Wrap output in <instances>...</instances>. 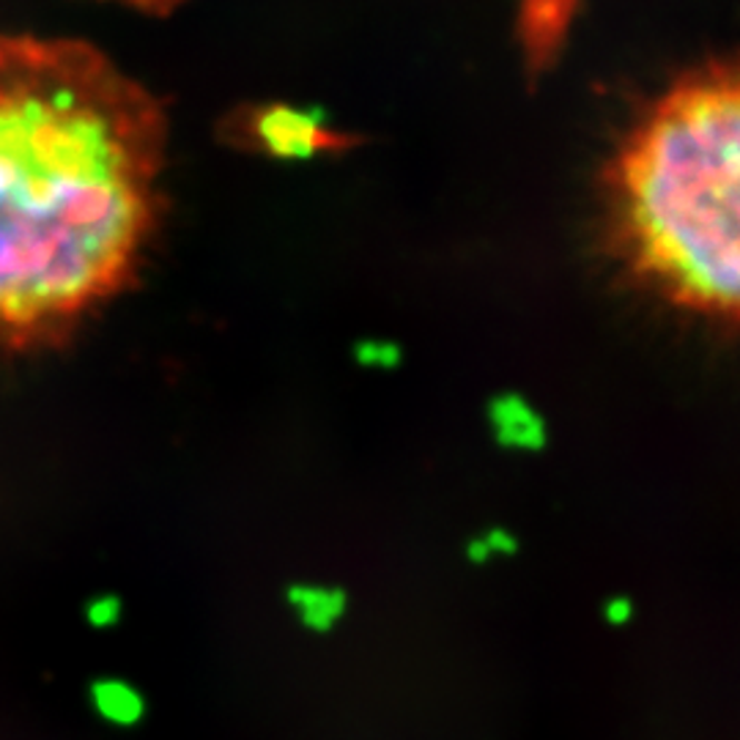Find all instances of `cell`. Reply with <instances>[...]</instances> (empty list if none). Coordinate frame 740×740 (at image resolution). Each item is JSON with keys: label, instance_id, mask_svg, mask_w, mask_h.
I'll return each mask as SVG.
<instances>
[{"label": "cell", "instance_id": "7a4b0ae2", "mask_svg": "<svg viewBox=\"0 0 740 740\" xmlns=\"http://www.w3.org/2000/svg\"><path fill=\"white\" fill-rule=\"evenodd\" d=\"M609 239L648 292L740 327V56L680 75L603 170Z\"/></svg>", "mask_w": 740, "mask_h": 740}, {"label": "cell", "instance_id": "5b68a950", "mask_svg": "<svg viewBox=\"0 0 740 740\" xmlns=\"http://www.w3.org/2000/svg\"><path fill=\"white\" fill-rule=\"evenodd\" d=\"M489 423L502 447L537 450L543 444V420L519 395H500L489 406Z\"/></svg>", "mask_w": 740, "mask_h": 740}, {"label": "cell", "instance_id": "8992f818", "mask_svg": "<svg viewBox=\"0 0 740 740\" xmlns=\"http://www.w3.org/2000/svg\"><path fill=\"white\" fill-rule=\"evenodd\" d=\"M93 713L112 727H135L144 721L146 700L132 683L118 678H102L88 691Z\"/></svg>", "mask_w": 740, "mask_h": 740}, {"label": "cell", "instance_id": "52a82bcc", "mask_svg": "<svg viewBox=\"0 0 740 740\" xmlns=\"http://www.w3.org/2000/svg\"><path fill=\"white\" fill-rule=\"evenodd\" d=\"M294 612L310 631H329L346 612V592L324 584H299L288 592Z\"/></svg>", "mask_w": 740, "mask_h": 740}, {"label": "cell", "instance_id": "3957f363", "mask_svg": "<svg viewBox=\"0 0 740 740\" xmlns=\"http://www.w3.org/2000/svg\"><path fill=\"white\" fill-rule=\"evenodd\" d=\"M241 127H245V140L250 148H258L275 159H286V162L341 154L354 146L352 135L329 127L322 112L294 108V105L275 102L250 110Z\"/></svg>", "mask_w": 740, "mask_h": 740}, {"label": "cell", "instance_id": "9c48e42d", "mask_svg": "<svg viewBox=\"0 0 740 740\" xmlns=\"http://www.w3.org/2000/svg\"><path fill=\"white\" fill-rule=\"evenodd\" d=\"M118 3H127L140 11H154V14H165V11L176 9V6H181L185 0H118Z\"/></svg>", "mask_w": 740, "mask_h": 740}, {"label": "cell", "instance_id": "ba28073f", "mask_svg": "<svg viewBox=\"0 0 740 740\" xmlns=\"http://www.w3.org/2000/svg\"><path fill=\"white\" fill-rule=\"evenodd\" d=\"M121 618V601L116 595H99L88 601L86 606V623L91 629H110Z\"/></svg>", "mask_w": 740, "mask_h": 740}, {"label": "cell", "instance_id": "277c9868", "mask_svg": "<svg viewBox=\"0 0 740 740\" xmlns=\"http://www.w3.org/2000/svg\"><path fill=\"white\" fill-rule=\"evenodd\" d=\"M576 0H524L521 3V39L535 63L546 61L565 37Z\"/></svg>", "mask_w": 740, "mask_h": 740}, {"label": "cell", "instance_id": "6da1fadb", "mask_svg": "<svg viewBox=\"0 0 740 740\" xmlns=\"http://www.w3.org/2000/svg\"><path fill=\"white\" fill-rule=\"evenodd\" d=\"M165 148L162 102L102 50L0 37V337H50L127 286Z\"/></svg>", "mask_w": 740, "mask_h": 740}]
</instances>
